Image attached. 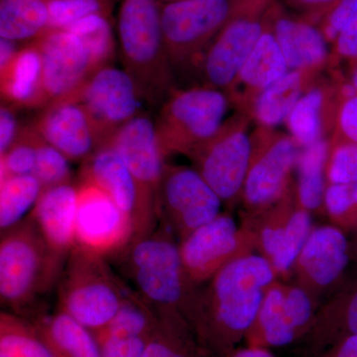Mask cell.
Here are the masks:
<instances>
[{"label": "cell", "mask_w": 357, "mask_h": 357, "mask_svg": "<svg viewBox=\"0 0 357 357\" xmlns=\"http://www.w3.org/2000/svg\"><path fill=\"white\" fill-rule=\"evenodd\" d=\"M275 274L266 257L246 255L197 288L184 318L210 357H227L245 340Z\"/></svg>", "instance_id": "6da1fadb"}, {"label": "cell", "mask_w": 357, "mask_h": 357, "mask_svg": "<svg viewBox=\"0 0 357 357\" xmlns=\"http://www.w3.org/2000/svg\"><path fill=\"white\" fill-rule=\"evenodd\" d=\"M130 282V288L157 316L185 317L196 293L185 274L178 243L170 229L159 222L156 229L134 238L112 256Z\"/></svg>", "instance_id": "7a4b0ae2"}, {"label": "cell", "mask_w": 357, "mask_h": 357, "mask_svg": "<svg viewBox=\"0 0 357 357\" xmlns=\"http://www.w3.org/2000/svg\"><path fill=\"white\" fill-rule=\"evenodd\" d=\"M66 260L52 250L30 215L2 232L0 298L6 311L28 321L44 312L39 301L58 285Z\"/></svg>", "instance_id": "3957f363"}, {"label": "cell", "mask_w": 357, "mask_h": 357, "mask_svg": "<svg viewBox=\"0 0 357 357\" xmlns=\"http://www.w3.org/2000/svg\"><path fill=\"white\" fill-rule=\"evenodd\" d=\"M159 0H123L117 32L124 70L133 79L141 98L161 107L176 89L161 24Z\"/></svg>", "instance_id": "277c9868"}, {"label": "cell", "mask_w": 357, "mask_h": 357, "mask_svg": "<svg viewBox=\"0 0 357 357\" xmlns=\"http://www.w3.org/2000/svg\"><path fill=\"white\" fill-rule=\"evenodd\" d=\"M57 289L58 309L93 333L112 321L130 291L107 257L77 244L68 255Z\"/></svg>", "instance_id": "5b68a950"}, {"label": "cell", "mask_w": 357, "mask_h": 357, "mask_svg": "<svg viewBox=\"0 0 357 357\" xmlns=\"http://www.w3.org/2000/svg\"><path fill=\"white\" fill-rule=\"evenodd\" d=\"M230 102L227 93L208 86L174 89L155 119L163 156L190 157L208 142L225 124Z\"/></svg>", "instance_id": "8992f818"}, {"label": "cell", "mask_w": 357, "mask_h": 357, "mask_svg": "<svg viewBox=\"0 0 357 357\" xmlns=\"http://www.w3.org/2000/svg\"><path fill=\"white\" fill-rule=\"evenodd\" d=\"M274 0H231L229 20L206 49L199 70L206 86L229 93L266 26Z\"/></svg>", "instance_id": "52a82bcc"}, {"label": "cell", "mask_w": 357, "mask_h": 357, "mask_svg": "<svg viewBox=\"0 0 357 357\" xmlns=\"http://www.w3.org/2000/svg\"><path fill=\"white\" fill-rule=\"evenodd\" d=\"M231 10V0H181L162 6V31L174 72L199 69Z\"/></svg>", "instance_id": "ba28073f"}, {"label": "cell", "mask_w": 357, "mask_h": 357, "mask_svg": "<svg viewBox=\"0 0 357 357\" xmlns=\"http://www.w3.org/2000/svg\"><path fill=\"white\" fill-rule=\"evenodd\" d=\"M156 203L159 222L181 241L218 217L222 201L196 169L166 164Z\"/></svg>", "instance_id": "9c48e42d"}, {"label": "cell", "mask_w": 357, "mask_h": 357, "mask_svg": "<svg viewBox=\"0 0 357 357\" xmlns=\"http://www.w3.org/2000/svg\"><path fill=\"white\" fill-rule=\"evenodd\" d=\"M246 117H232L208 142L189 157L195 169L222 202L243 194L253 155V137Z\"/></svg>", "instance_id": "30bf717a"}, {"label": "cell", "mask_w": 357, "mask_h": 357, "mask_svg": "<svg viewBox=\"0 0 357 357\" xmlns=\"http://www.w3.org/2000/svg\"><path fill=\"white\" fill-rule=\"evenodd\" d=\"M79 182L98 185L107 192L132 225L134 238L156 229V197L136 178L114 150L100 148L82 163Z\"/></svg>", "instance_id": "8fae6325"}, {"label": "cell", "mask_w": 357, "mask_h": 357, "mask_svg": "<svg viewBox=\"0 0 357 357\" xmlns=\"http://www.w3.org/2000/svg\"><path fill=\"white\" fill-rule=\"evenodd\" d=\"M88 114L98 149L142 112L139 91L124 70L109 65L95 73L77 93Z\"/></svg>", "instance_id": "7c38bea8"}, {"label": "cell", "mask_w": 357, "mask_h": 357, "mask_svg": "<svg viewBox=\"0 0 357 357\" xmlns=\"http://www.w3.org/2000/svg\"><path fill=\"white\" fill-rule=\"evenodd\" d=\"M257 237L239 229L229 215H220L178 243L185 274L192 285L206 283L227 263L248 255Z\"/></svg>", "instance_id": "4fadbf2b"}, {"label": "cell", "mask_w": 357, "mask_h": 357, "mask_svg": "<svg viewBox=\"0 0 357 357\" xmlns=\"http://www.w3.org/2000/svg\"><path fill=\"white\" fill-rule=\"evenodd\" d=\"M301 148L292 136L260 128L253 136V155L243 190L251 208H266L285 196Z\"/></svg>", "instance_id": "5bb4252c"}, {"label": "cell", "mask_w": 357, "mask_h": 357, "mask_svg": "<svg viewBox=\"0 0 357 357\" xmlns=\"http://www.w3.org/2000/svg\"><path fill=\"white\" fill-rule=\"evenodd\" d=\"M134 237L132 225L107 192L88 182L77 184L76 244L112 257Z\"/></svg>", "instance_id": "9a60e30c"}, {"label": "cell", "mask_w": 357, "mask_h": 357, "mask_svg": "<svg viewBox=\"0 0 357 357\" xmlns=\"http://www.w3.org/2000/svg\"><path fill=\"white\" fill-rule=\"evenodd\" d=\"M35 41L43 60L47 105L76 95L100 70L84 42L68 30H48Z\"/></svg>", "instance_id": "2e32d148"}, {"label": "cell", "mask_w": 357, "mask_h": 357, "mask_svg": "<svg viewBox=\"0 0 357 357\" xmlns=\"http://www.w3.org/2000/svg\"><path fill=\"white\" fill-rule=\"evenodd\" d=\"M33 124L42 138L70 162L84 163L98 150L88 114L77 93L47 105Z\"/></svg>", "instance_id": "e0dca14e"}, {"label": "cell", "mask_w": 357, "mask_h": 357, "mask_svg": "<svg viewBox=\"0 0 357 357\" xmlns=\"http://www.w3.org/2000/svg\"><path fill=\"white\" fill-rule=\"evenodd\" d=\"M114 150L136 178L157 196L165 168L155 119L147 112L136 115L110 138L105 147Z\"/></svg>", "instance_id": "ac0fdd59"}, {"label": "cell", "mask_w": 357, "mask_h": 357, "mask_svg": "<svg viewBox=\"0 0 357 357\" xmlns=\"http://www.w3.org/2000/svg\"><path fill=\"white\" fill-rule=\"evenodd\" d=\"M351 246L337 227L312 230L306 244L296 260L301 288L314 293L332 285L349 264Z\"/></svg>", "instance_id": "d6986e66"}, {"label": "cell", "mask_w": 357, "mask_h": 357, "mask_svg": "<svg viewBox=\"0 0 357 357\" xmlns=\"http://www.w3.org/2000/svg\"><path fill=\"white\" fill-rule=\"evenodd\" d=\"M268 17L289 70L317 72L328 62L330 43L319 25L289 15L275 1Z\"/></svg>", "instance_id": "ffe728a7"}, {"label": "cell", "mask_w": 357, "mask_h": 357, "mask_svg": "<svg viewBox=\"0 0 357 357\" xmlns=\"http://www.w3.org/2000/svg\"><path fill=\"white\" fill-rule=\"evenodd\" d=\"M289 70L287 62L272 31L267 13L264 31L227 93L230 102L236 103L244 114H251L253 105L260 93L287 74Z\"/></svg>", "instance_id": "44dd1931"}, {"label": "cell", "mask_w": 357, "mask_h": 357, "mask_svg": "<svg viewBox=\"0 0 357 357\" xmlns=\"http://www.w3.org/2000/svg\"><path fill=\"white\" fill-rule=\"evenodd\" d=\"M340 100V86L335 84L324 82L307 89L285 122L300 148L328 139V133H333Z\"/></svg>", "instance_id": "7402d4cb"}, {"label": "cell", "mask_w": 357, "mask_h": 357, "mask_svg": "<svg viewBox=\"0 0 357 357\" xmlns=\"http://www.w3.org/2000/svg\"><path fill=\"white\" fill-rule=\"evenodd\" d=\"M77 201V185H57L41 192L29 215L52 250L66 259L76 244Z\"/></svg>", "instance_id": "603a6c76"}, {"label": "cell", "mask_w": 357, "mask_h": 357, "mask_svg": "<svg viewBox=\"0 0 357 357\" xmlns=\"http://www.w3.org/2000/svg\"><path fill=\"white\" fill-rule=\"evenodd\" d=\"M0 93L2 103L16 109L46 107L43 60L36 41L26 44L8 64L0 68Z\"/></svg>", "instance_id": "cb8c5ba5"}, {"label": "cell", "mask_w": 357, "mask_h": 357, "mask_svg": "<svg viewBox=\"0 0 357 357\" xmlns=\"http://www.w3.org/2000/svg\"><path fill=\"white\" fill-rule=\"evenodd\" d=\"M357 335V289L331 301L316 312L302 340L305 357H310Z\"/></svg>", "instance_id": "d4e9b609"}, {"label": "cell", "mask_w": 357, "mask_h": 357, "mask_svg": "<svg viewBox=\"0 0 357 357\" xmlns=\"http://www.w3.org/2000/svg\"><path fill=\"white\" fill-rule=\"evenodd\" d=\"M55 357H102L95 335L62 310L29 321Z\"/></svg>", "instance_id": "484cf974"}, {"label": "cell", "mask_w": 357, "mask_h": 357, "mask_svg": "<svg viewBox=\"0 0 357 357\" xmlns=\"http://www.w3.org/2000/svg\"><path fill=\"white\" fill-rule=\"evenodd\" d=\"M317 72L289 70L256 98L251 115L262 128L273 129L289 115L314 81Z\"/></svg>", "instance_id": "4316f807"}, {"label": "cell", "mask_w": 357, "mask_h": 357, "mask_svg": "<svg viewBox=\"0 0 357 357\" xmlns=\"http://www.w3.org/2000/svg\"><path fill=\"white\" fill-rule=\"evenodd\" d=\"M48 30L47 0H0V38L30 43Z\"/></svg>", "instance_id": "83f0119b"}, {"label": "cell", "mask_w": 357, "mask_h": 357, "mask_svg": "<svg viewBox=\"0 0 357 357\" xmlns=\"http://www.w3.org/2000/svg\"><path fill=\"white\" fill-rule=\"evenodd\" d=\"M143 357H210L180 314L158 316Z\"/></svg>", "instance_id": "f1b7e54d"}, {"label": "cell", "mask_w": 357, "mask_h": 357, "mask_svg": "<svg viewBox=\"0 0 357 357\" xmlns=\"http://www.w3.org/2000/svg\"><path fill=\"white\" fill-rule=\"evenodd\" d=\"M331 140L324 139L305 148H301L297 160L298 199L301 208L314 211L321 208L325 199L326 185L325 174Z\"/></svg>", "instance_id": "f546056e"}, {"label": "cell", "mask_w": 357, "mask_h": 357, "mask_svg": "<svg viewBox=\"0 0 357 357\" xmlns=\"http://www.w3.org/2000/svg\"><path fill=\"white\" fill-rule=\"evenodd\" d=\"M41 192V184L34 175L0 178L1 234L24 220L26 213L33 210Z\"/></svg>", "instance_id": "4dcf8cb0"}, {"label": "cell", "mask_w": 357, "mask_h": 357, "mask_svg": "<svg viewBox=\"0 0 357 357\" xmlns=\"http://www.w3.org/2000/svg\"><path fill=\"white\" fill-rule=\"evenodd\" d=\"M0 357H55L28 319L6 311L0 314Z\"/></svg>", "instance_id": "1f68e13d"}, {"label": "cell", "mask_w": 357, "mask_h": 357, "mask_svg": "<svg viewBox=\"0 0 357 357\" xmlns=\"http://www.w3.org/2000/svg\"><path fill=\"white\" fill-rule=\"evenodd\" d=\"M159 318L156 312L130 288L121 307L96 338L109 337H152Z\"/></svg>", "instance_id": "d6a6232c"}, {"label": "cell", "mask_w": 357, "mask_h": 357, "mask_svg": "<svg viewBox=\"0 0 357 357\" xmlns=\"http://www.w3.org/2000/svg\"><path fill=\"white\" fill-rule=\"evenodd\" d=\"M65 30L77 35L84 42L98 69L112 65L115 56V40L109 17L88 16L65 28Z\"/></svg>", "instance_id": "836d02e7"}, {"label": "cell", "mask_w": 357, "mask_h": 357, "mask_svg": "<svg viewBox=\"0 0 357 357\" xmlns=\"http://www.w3.org/2000/svg\"><path fill=\"white\" fill-rule=\"evenodd\" d=\"M311 232L312 218L309 211L301 206L293 210L284 227L278 250L270 261L276 273H285L295 265Z\"/></svg>", "instance_id": "e575fe53"}, {"label": "cell", "mask_w": 357, "mask_h": 357, "mask_svg": "<svg viewBox=\"0 0 357 357\" xmlns=\"http://www.w3.org/2000/svg\"><path fill=\"white\" fill-rule=\"evenodd\" d=\"M40 137L33 122L21 126L13 144L0 156V178L34 175Z\"/></svg>", "instance_id": "d590c367"}, {"label": "cell", "mask_w": 357, "mask_h": 357, "mask_svg": "<svg viewBox=\"0 0 357 357\" xmlns=\"http://www.w3.org/2000/svg\"><path fill=\"white\" fill-rule=\"evenodd\" d=\"M49 30L65 29L77 21L91 15L109 17L112 0H47Z\"/></svg>", "instance_id": "8d00e7d4"}, {"label": "cell", "mask_w": 357, "mask_h": 357, "mask_svg": "<svg viewBox=\"0 0 357 357\" xmlns=\"http://www.w3.org/2000/svg\"><path fill=\"white\" fill-rule=\"evenodd\" d=\"M70 160L62 152L40 137L34 176L40 182L42 192L57 185L70 184L73 174Z\"/></svg>", "instance_id": "74e56055"}, {"label": "cell", "mask_w": 357, "mask_h": 357, "mask_svg": "<svg viewBox=\"0 0 357 357\" xmlns=\"http://www.w3.org/2000/svg\"><path fill=\"white\" fill-rule=\"evenodd\" d=\"M326 175L328 184H356L357 144H331Z\"/></svg>", "instance_id": "f35d334b"}, {"label": "cell", "mask_w": 357, "mask_h": 357, "mask_svg": "<svg viewBox=\"0 0 357 357\" xmlns=\"http://www.w3.org/2000/svg\"><path fill=\"white\" fill-rule=\"evenodd\" d=\"M328 215L337 222L357 220V206L352 197L351 184H328L324 199Z\"/></svg>", "instance_id": "ab89813d"}, {"label": "cell", "mask_w": 357, "mask_h": 357, "mask_svg": "<svg viewBox=\"0 0 357 357\" xmlns=\"http://www.w3.org/2000/svg\"><path fill=\"white\" fill-rule=\"evenodd\" d=\"M357 144V95L340 100L331 144Z\"/></svg>", "instance_id": "60d3db41"}, {"label": "cell", "mask_w": 357, "mask_h": 357, "mask_svg": "<svg viewBox=\"0 0 357 357\" xmlns=\"http://www.w3.org/2000/svg\"><path fill=\"white\" fill-rule=\"evenodd\" d=\"M151 337L96 338L102 357H143Z\"/></svg>", "instance_id": "b9f144b4"}, {"label": "cell", "mask_w": 357, "mask_h": 357, "mask_svg": "<svg viewBox=\"0 0 357 357\" xmlns=\"http://www.w3.org/2000/svg\"><path fill=\"white\" fill-rule=\"evenodd\" d=\"M357 15V0H340L319 27L325 35L328 43L337 39L340 32Z\"/></svg>", "instance_id": "7bdbcfd3"}, {"label": "cell", "mask_w": 357, "mask_h": 357, "mask_svg": "<svg viewBox=\"0 0 357 357\" xmlns=\"http://www.w3.org/2000/svg\"><path fill=\"white\" fill-rule=\"evenodd\" d=\"M18 109L1 102L0 107V156L6 153L13 144L21 126H18Z\"/></svg>", "instance_id": "ee69618b"}, {"label": "cell", "mask_w": 357, "mask_h": 357, "mask_svg": "<svg viewBox=\"0 0 357 357\" xmlns=\"http://www.w3.org/2000/svg\"><path fill=\"white\" fill-rule=\"evenodd\" d=\"M333 53L337 58L349 63L357 61V15L349 23L333 42Z\"/></svg>", "instance_id": "f6af8a7d"}, {"label": "cell", "mask_w": 357, "mask_h": 357, "mask_svg": "<svg viewBox=\"0 0 357 357\" xmlns=\"http://www.w3.org/2000/svg\"><path fill=\"white\" fill-rule=\"evenodd\" d=\"M292 6L305 13L304 20L317 25L335 8L340 0H289Z\"/></svg>", "instance_id": "bcb514c9"}, {"label": "cell", "mask_w": 357, "mask_h": 357, "mask_svg": "<svg viewBox=\"0 0 357 357\" xmlns=\"http://www.w3.org/2000/svg\"><path fill=\"white\" fill-rule=\"evenodd\" d=\"M310 357H357V335L344 338L338 344Z\"/></svg>", "instance_id": "7dc6e473"}, {"label": "cell", "mask_w": 357, "mask_h": 357, "mask_svg": "<svg viewBox=\"0 0 357 357\" xmlns=\"http://www.w3.org/2000/svg\"><path fill=\"white\" fill-rule=\"evenodd\" d=\"M17 42L11 40L0 38V68L8 64L20 48Z\"/></svg>", "instance_id": "c3c4849f"}, {"label": "cell", "mask_w": 357, "mask_h": 357, "mask_svg": "<svg viewBox=\"0 0 357 357\" xmlns=\"http://www.w3.org/2000/svg\"><path fill=\"white\" fill-rule=\"evenodd\" d=\"M227 357H275L268 349L263 347H246L245 349H236Z\"/></svg>", "instance_id": "681fc988"}, {"label": "cell", "mask_w": 357, "mask_h": 357, "mask_svg": "<svg viewBox=\"0 0 357 357\" xmlns=\"http://www.w3.org/2000/svg\"><path fill=\"white\" fill-rule=\"evenodd\" d=\"M349 84H351L354 93L357 95V61L349 63Z\"/></svg>", "instance_id": "f907efd6"}, {"label": "cell", "mask_w": 357, "mask_h": 357, "mask_svg": "<svg viewBox=\"0 0 357 357\" xmlns=\"http://www.w3.org/2000/svg\"><path fill=\"white\" fill-rule=\"evenodd\" d=\"M160 2H165V3H170V2L181 1V0H159Z\"/></svg>", "instance_id": "816d5d0a"}]
</instances>
